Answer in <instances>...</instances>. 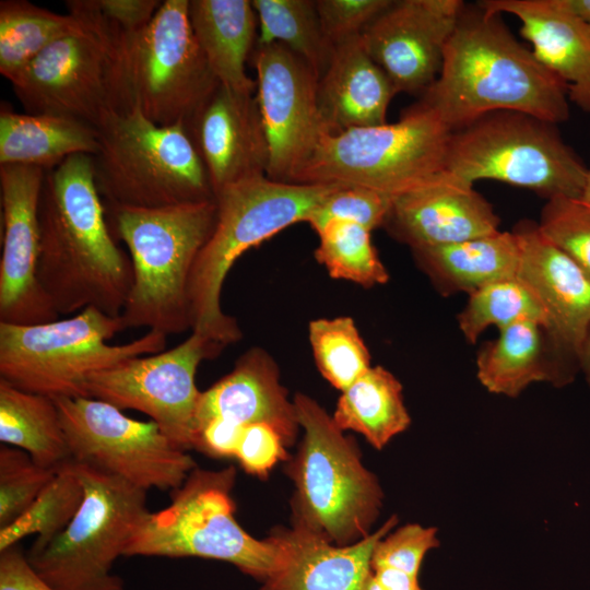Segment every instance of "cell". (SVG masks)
Segmentation results:
<instances>
[{"instance_id": "16", "label": "cell", "mask_w": 590, "mask_h": 590, "mask_svg": "<svg viewBox=\"0 0 590 590\" xmlns=\"http://www.w3.org/2000/svg\"><path fill=\"white\" fill-rule=\"evenodd\" d=\"M251 57L268 146L267 176L293 182L327 133L318 103L319 76L280 43L256 44Z\"/></svg>"}, {"instance_id": "42", "label": "cell", "mask_w": 590, "mask_h": 590, "mask_svg": "<svg viewBox=\"0 0 590 590\" xmlns=\"http://www.w3.org/2000/svg\"><path fill=\"white\" fill-rule=\"evenodd\" d=\"M392 0H316L317 13L328 42L338 46L361 36Z\"/></svg>"}, {"instance_id": "41", "label": "cell", "mask_w": 590, "mask_h": 590, "mask_svg": "<svg viewBox=\"0 0 590 590\" xmlns=\"http://www.w3.org/2000/svg\"><path fill=\"white\" fill-rule=\"evenodd\" d=\"M439 545L437 530L411 523L384 536L375 546L371 568L388 567L418 578L428 551Z\"/></svg>"}, {"instance_id": "35", "label": "cell", "mask_w": 590, "mask_h": 590, "mask_svg": "<svg viewBox=\"0 0 590 590\" xmlns=\"http://www.w3.org/2000/svg\"><path fill=\"white\" fill-rule=\"evenodd\" d=\"M532 321L550 329L547 312L535 293L520 279L511 278L491 283L472 294L458 316L464 338L475 343L489 326L498 329L510 324Z\"/></svg>"}, {"instance_id": "14", "label": "cell", "mask_w": 590, "mask_h": 590, "mask_svg": "<svg viewBox=\"0 0 590 590\" xmlns=\"http://www.w3.org/2000/svg\"><path fill=\"white\" fill-rule=\"evenodd\" d=\"M71 459L149 491H174L196 468L153 422L94 398H56Z\"/></svg>"}, {"instance_id": "6", "label": "cell", "mask_w": 590, "mask_h": 590, "mask_svg": "<svg viewBox=\"0 0 590 590\" xmlns=\"http://www.w3.org/2000/svg\"><path fill=\"white\" fill-rule=\"evenodd\" d=\"M94 179L106 206L156 209L215 200L184 122L160 126L137 107L97 128Z\"/></svg>"}, {"instance_id": "36", "label": "cell", "mask_w": 590, "mask_h": 590, "mask_svg": "<svg viewBox=\"0 0 590 590\" xmlns=\"http://www.w3.org/2000/svg\"><path fill=\"white\" fill-rule=\"evenodd\" d=\"M316 260L332 279L364 287L388 282L389 273L371 244L370 231L352 222L330 220L317 232Z\"/></svg>"}, {"instance_id": "28", "label": "cell", "mask_w": 590, "mask_h": 590, "mask_svg": "<svg viewBox=\"0 0 590 590\" xmlns=\"http://www.w3.org/2000/svg\"><path fill=\"white\" fill-rule=\"evenodd\" d=\"M418 266L444 293L473 292L516 278L520 246L514 232H496L461 243L412 249Z\"/></svg>"}, {"instance_id": "13", "label": "cell", "mask_w": 590, "mask_h": 590, "mask_svg": "<svg viewBox=\"0 0 590 590\" xmlns=\"http://www.w3.org/2000/svg\"><path fill=\"white\" fill-rule=\"evenodd\" d=\"M189 0L162 1L150 24L122 39L133 107L160 126L186 122L220 84L193 35Z\"/></svg>"}, {"instance_id": "20", "label": "cell", "mask_w": 590, "mask_h": 590, "mask_svg": "<svg viewBox=\"0 0 590 590\" xmlns=\"http://www.w3.org/2000/svg\"><path fill=\"white\" fill-rule=\"evenodd\" d=\"M512 232L520 246L517 278L544 306L553 350L579 367V353L590 327V279L541 233L538 223L520 222Z\"/></svg>"}, {"instance_id": "9", "label": "cell", "mask_w": 590, "mask_h": 590, "mask_svg": "<svg viewBox=\"0 0 590 590\" xmlns=\"http://www.w3.org/2000/svg\"><path fill=\"white\" fill-rule=\"evenodd\" d=\"M235 470L194 468L170 492V503L149 511L133 533L125 556L200 557L229 563L263 581L281 558L276 536L257 540L236 521L231 496Z\"/></svg>"}, {"instance_id": "50", "label": "cell", "mask_w": 590, "mask_h": 590, "mask_svg": "<svg viewBox=\"0 0 590 590\" xmlns=\"http://www.w3.org/2000/svg\"><path fill=\"white\" fill-rule=\"evenodd\" d=\"M588 208H590V169L588 170L586 184L579 198Z\"/></svg>"}, {"instance_id": "17", "label": "cell", "mask_w": 590, "mask_h": 590, "mask_svg": "<svg viewBox=\"0 0 590 590\" xmlns=\"http://www.w3.org/2000/svg\"><path fill=\"white\" fill-rule=\"evenodd\" d=\"M46 172L34 166H0V322L37 324L60 316L37 278L38 208Z\"/></svg>"}, {"instance_id": "7", "label": "cell", "mask_w": 590, "mask_h": 590, "mask_svg": "<svg viewBox=\"0 0 590 590\" xmlns=\"http://www.w3.org/2000/svg\"><path fill=\"white\" fill-rule=\"evenodd\" d=\"M451 134L417 102L397 122L323 134L293 184L356 186L394 199L447 173Z\"/></svg>"}, {"instance_id": "38", "label": "cell", "mask_w": 590, "mask_h": 590, "mask_svg": "<svg viewBox=\"0 0 590 590\" xmlns=\"http://www.w3.org/2000/svg\"><path fill=\"white\" fill-rule=\"evenodd\" d=\"M57 470L38 465L24 450L1 445L0 529L14 522L32 506Z\"/></svg>"}, {"instance_id": "29", "label": "cell", "mask_w": 590, "mask_h": 590, "mask_svg": "<svg viewBox=\"0 0 590 590\" xmlns=\"http://www.w3.org/2000/svg\"><path fill=\"white\" fill-rule=\"evenodd\" d=\"M547 343L545 329L536 322L521 321L499 329V337L479 352L480 382L489 392L510 398L518 397L532 382H569L571 376L550 361Z\"/></svg>"}, {"instance_id": "1", "label": "cell", "mask_w": 590, "mask_h": 590, "mask_svg": "<svg viewBox=\"0 0 590 590\" xmlns=\"http://www.w3.org/2000/svg\"><path fill=\"white\" fill-rule=\"evenodd\" d=\"M38 219L37 278L56 311L95 307L119 317L133 268L110 232L91 155H73L46 172Z\"/></svg>"}, {"instance_id": "51", "label": "cell", "mask_w": 590, "mask_h": 590, "mask_svg": "<svg viewBox=\"0 0 590 590\" xmlns=\"http://www.w3.org/2000/svg\"><path fill=\"white\" fill-rule=\"evenodd\" d=\"M363 590H385V589L376 579V577L374 576V573H371L368 579L366 580Z\"/></svg>"}, {"instance_id": "26", "label": "cell", "mask_w": 590, "mask_h": 590, "mask_svg": "<svg viewBox=\"0 0 590 590\" xmlns=\"http://www.w3.org/2000/svg\"><path fill=\"white\" fill-rule=\"evenodd\" d=\"M193 35L220 84L256 93L245 66L255 49L258 19L249 0H189Z\"/></svg>"}, {"instance_id": "40", "label": "cell", "mask_w": 590, "mask_h": 590, "mask_svg": "<svg viewBox=\"0 0 590 590\" xmlns=\"http://www.w3.org/2000/svg\"><path fill=\"white\" fill-rule=\"evenodd\" d=\"M392 201V198L371 189L340 186L312 211L306 223L317 232L330 220H342L371 232L385 225Z\"/></svg>"}, {"instance_id": "24", "label": "cell", "mask_w": 590, "mask_h": 590, "mask_svg": "<svg viewBox=\"0 0 590 590\" xmlns=\"http://www.w3.org/2000/svg\"><path fill=\"white\" fill-rule=\"evenodd\" d=\"M213 418L240 426L269 424L285 445L293 442L299 427L294 402L288 400L287 391L280 382L279 367L259 346L247 350L227 375L200 392L196 434Z\"/></svg>"}, {"instance_id": "48", "label": "cell", "mask_w": 590, "mask_h": 590, "mask_svg": "<svg viewBox=\"0 0 590 590\" xmlns=\"http://www.w3.org/2000/svg\"><path fill=\"white\" fill-rule=\"evenodd\" d=\"M578 364L590 386V327L579 353Z\"/></svg>"}, {"instance_id": "43", "label": "cell", "mask_w": 590, "mask_h": 590, "mask_svg": "<svg viewBox=\"0 0 590 590\" xmlns=\"http://www.w3.org/2000/svg\"><path fill=\"white\" fill-rule=\"evenodd\" d=\"M284 446L281 435L269 424H250L243 429L235 458L246 472L266 475L286 457Z\"/></svg>"}, {"instance_id": "33", "label": "cell", "mask_w": 590, "mask_h": 590, "mask_svg": "<svg viewBox=\"0 0 590 590\" xmlns=\"http://www.w3.org/2000/svg\"><path fill=\"white\" fill-rule=\"evenodd\" d=\"M85 491L71 459L60 465L32 506L14 522L0 529V552L36 535L27 553L45 548L61 534L79 511Z\"/></svg>"}, {"instance_id": "44", "label": "cell", "mask_w": 590, "mask_h": 590, "mask_svg": "<svg viewBox=\"0 0 590 590\" xmlns=\"http://www.w3.org/2000/svg\"><path fill=\"white\" fill-rule=\"evenodd\" d=\"M104 19L122 36L144 30L154 17L160 0H94Z\"/></svg>"}, {"instance_id": "47", "label": "cell", "mask_w": 590, "mask_h": 590, "mask_svg": "<svg viewBox=\"0 0 590 590\" xmlns=\"http://www.w3.org/2000/svg\"><path fill=\"white\" fill-rule=\"evenodd\" d=\"M373 573L385 590H422L418 578L403 571L388 567H378L373 569Z\"/></svg>"}, {"instance_id": "39", "label": "cell", "mask_w": 590, "mask_h": 590, "mask_svg": "<svg viewBox=\"0 0 590 590\" xmlns=\"http://www.w3.org/2000/svg\"><path fill=\"white\" fill-rule=\"evenodd\" d=\"M538 226L590 279V208L576 198L550 199L541 211Z\"/></svg>"}, {"instance_id": "27", "label": "cell", "mask_w": 590, "mask_h": 590, "mask_svg": "<svg viewBox=\"0 0 590 590\" xmlns=\"http://www.w3.org/2000/svg\"><path fill=\"white\" fill-rule=\"evenodd\" d=\"M98 130L80 120L48 114L0 109V166H34L50 170L76 154L95 155Z\"/></svg>"}, {"instance_id": "4", "label": "cell", "mask_w": 590, "mask_h": 590, "mask_svg": "<svg viewBox=\"0 0 590 590\" xmlns=\"http://www.w3.org/2000/svg\"><path fill=\"white\" fill-rule=\"evenodd\" d=\"M114 238L129 250L133 284L121 312L125 328L165 335L191 330L188 284L213 232L215 200L156 209L106 206Z\"/></svg>"}, {"instance_id": "10", "label": "cell", "mask_w": 590, "mask_h": 590, "mask_svg": "<svg viewBox=\"0 0 590 590\" xmlns=\"http://www.w3.org/2000/svg\"><path fill=\"white\" fill-rule=\"evenodd\" d=\"M588 170L556 123L514 110L489 113L453 131L446 158V172L467 184L497 180L546 200L579 199Z\"/></svg>"}, {"instance_id": "23", "label": "cell", "mask_w": 590, "mask_h": 590, "mask_svg": "<svg viewBox=\"0 0 590 590\" xmlns=\"http://www.w3.org/2000/svg\"><path fill=\"white\" fill-rule=\"evenodd\" d=\"M479 4L516 16L535 58L565 83L569 102L590 113V28L567 0H484Z\"/></svg>"}, {"instance_id": "2", "label": "cell", "mask_w": 590, "mask_h": 590, "mask_svg": "<svg viewBox=\"0 0 590 590\" xmlns=\"http://www.w3.org/2000/svg\"><path fill=\"white\" fill-rule=\"evenodd\" d=\"M418 103L453 132L499 110L558 125L569 118L565 83L518 42L502 14L464 5L441 69Z\"/></svg>"}, {"instance_id": "15", "label": "cell", "mask_w": 590, "mask_h": 590, "mask_svg": "<svg viewBox=\"0 0 590 590\" xmlns=\"http://www.w3.org/2000/svg\"><path fill=\"white\" fill-rule=\"evenodd\" d=\"M225 346L191 332L175 347L132 357L87 377L88 398L146 414L179 448L196 446L199 365Z\"/></svg>"}, {"instance_id": "49", "label": "cell", "mask_w": 590, "mask_h": 590, "mask_svg": "<svg viewBox=\"0 0 590 590\" xmlns=\"http://www.w3.org/2000/svg\"><path fill=\"white\" fill-rule=\"evenodd\" d=\"M570 8L586 22L590 28V0H567Z\"/></svg>"}, {"instance_id": "30", "label": "cell", "mask_w": 590, "mask_h": 590, "mask_svg": "<svg viewBox=\"0 0 590 590\" xmlns=\"http://www.w3.org/2000/svg\"><path fill=\"white\" fill-rule=\"evenodd\" d=\"M0 441L27 452L40 467L71 460L55 399L21 390L0 379Z\"/></svg>"}, {"instance_id": "5", "label": "cell", "mask_w": 590, "mask_h": 590, "mask_svg": "<svg viewBox=\"0 0 590 590\" xmlns=\"http://www.w3.org/2000/svg\"><path fill=\"white\" fill-rule=\"evenodd\" d=\"M76 23L11 80L25 113L64 116L96 129L133 109L122 68L123 37L94 0H67Z\"/></svg>"}, {"instance_id": "34", "label": "cell", "mask_w": 590, "mask_h": 590, "mask_svg": "<svg viewBox=\"0 0 590 590\" xmlns=\"http://www.w3.org/2000/svg\"><path fill=\"white\" fill-rule=\"evenodd\" d=\"M75 23L71 13L59 14L26 0H1L0 73L10 81Z\"/></svg>"}, {"instance_id": "32", "label": "cell", "mask_w": 590, "mask_h": 590, "mask_svg": "<svg viewBox=\"0 0 590 590\" xmlns=\"http://www.w3.org/2000/svg\"><path fill=\"white\" fill-rule=\"evenodd\" d=\"M258 19V45L280 43L306 61L319 79L334 47L326 38L316 0H252Z\"/></svg>"}, {"instance_id": "46", "label": "cell", "mask_w": 590, "mask_h": 590, "mask_svg": "<svg viewBox=\"0 0 590 590\" xmlns=\"http://www.w3.org/2000/svg\"><path fill=\"white\" fill-rule=\"evenodd\" d=\"M244 427L222 418L210 420L198 428L194 449L212 457H235Z\"/></svg>"}, {"instance_id": "25", "label": "cell", "mask_w": 590, "mask_h": 590, "mask_svg": "<svg viewBox=\"0 0 590 590\" xmlns=\"http://www.w3.org/2000/svg\"><path fill=\"white\" fill-rule=\"evenodd\" d=\"M397 94L386 72L366 51L361 36L334 47L318 83V103L327 133L387 123Z\"/></svg>"}, {"instance_id": "37", "label": "cell", "mask_w": 590, "mask_h": 590, "mask_svg": "<svg viewBox=\"0 0 590 590\" xmlns=\"http://www.w3.org/2000/svg\"><path fill=\"white\" fill-rule=\"evenodd\" d=\"M308 339L319 373L341 392L371 367L369 351L349 316L311 320Z\"/></svg>"}, {"instance_id": "12", "label": "cell", "mask_w": 590, "mask_h": 590, "mask_svg": "<svg viewBox=\"0 0 590 590\" xmlns=\"http://www.w3.org/2000/svg\"><path fill=\"white\" fill-rule=\"evenodd\" d=\"M75 465L85 491L83 503L45 548L25 552L27 562L56 590H123L113 567L149 512L148 491L85 464Z\"/></svg>"}, {"instance_id": "45", "label": "cell", "mask_w": 590, "mask_h": 590, "mask_svg": "<svg viewBox=\"0 0 590 590\" xmlns=\"http://www.w3.org/2000/svg\"><path fill=\"white\" fill-rule=\"evenodd\" d=\"M0 590H56L27 562L25 552L13 545L0 552Z\"/></svg>"}, {"instance_id": "3", "label": "cell", "mask_w": 590, "mask_h": 590, "mask_svg": "<svg viewBox=\"0 0 590 590\" xmlns=\"http://www.w3.org/2000/svg\"><path fill=\"white\" fill-rule=\"evenodd\" d=\"M339 187L278 181L262 175L236 182L219 193L213 232L189 278L191 332L225 347L239 341L243 333L237 321L221 306L229 270L250 248L293 224L307 222L312 211Z\"/></svg>"}, {"instance_id": "11", "label": "cell", "mask_w": 590, "mask_h": 590, "mask_svg": "<svg viewBox=\"0 0 590 590\" xmlns=\"http://www.w3.org/2000/svg\"><path fill=\"white\" fill-rule=\"evenodd\" d=\"M293 402L304 428L291 470L298 523L339 545L365 538L381 506L377 480L362 464L353 441L314 399L297 393Z\"/></svg>"}, {"instance_id": "21", "label": "cell", "mask_w": 590, "mask_h": 590, "mask_svg": "<svg viewBox=\"0 0 590 590\" xmlns=\"http://www.w3.org/2000/svg\"><path fill=\"white\" fill-rule=\"evenodd\" d=\"M385 226L416 249L450 245L498 232L499 217L473 185L448 173L393 199Z\"/></svg>"}, {"instance_id": "22", "label": "cell", "mask_w": 590, "mask_h": 590, "mask_svg": "<svg viewBox=\"0 0 590 590\" xmlns=\"http://www.w3.org/2000/svg\"><path fill=\"white\" fill-rule=\"evenodd\" d=\"M397 521L392 516L376 532L339 546L300 523L278 533L281 558L261 590H363L375 546Z\"/></svg>"}, {"instance_id": "18", "label": "cell", "mask_w": 590, "mask_h": 590, "mask_svg": "<svg viewBox=\"0 0 590 590\" xmlns=\"http://www.w3.org/2000/svg\"><path fill=\"white\" fill-rule=\"evenodd\" d=\"M464 5L461 0L392 1L364 30L366 51L397 93L422 95L434 83Z\"/></svg>"}, {"instance_id": "8", "label": "cell", "mask_w": 590, "mask_h": 590, "mask_svg": "<svg viewBox=\"0 0 590 590\" xmlns=\"http://www.w3.org/2000/svg\"><path fill=\"white\" fill-rule=\"evenodd\" d=\"M125 329L121 316L95 307L37 324L0 322V379L52 399L88 398L86 380L92 374L166 346L167 335L153 330L126 344H107Z\"/></svg>"}, {"instance_id": "19", "label": "cell", "mask_w": 590, "mask_h": 590, "mask_svg": "<svg viewBox=\"0 0 590 590\" xmlns=\"http://www.w3.org/2000/svg\"><path fill=\"white\" fill-rule=\"evenodd\" d=\"M184 125L214 197L236 182L267 175L268 146L256 93L219 84Z\"/></svg>"}, {"instance_id": "31", "label": "cell", "mask_w": 590, "mask_h": 590, "mask_svg": "<svg viewBox=\"0 0 590 590\" xmlns=\"http://www.w3.org/2000/svg\"><path fill=\"white\" fill-rule=\"evenodd\" d=\"M332 418L340 429L362 434L377 449L404 432L411 422L402 385L382 366H371L342 391Z\"/></svg>"}]
</instances>
